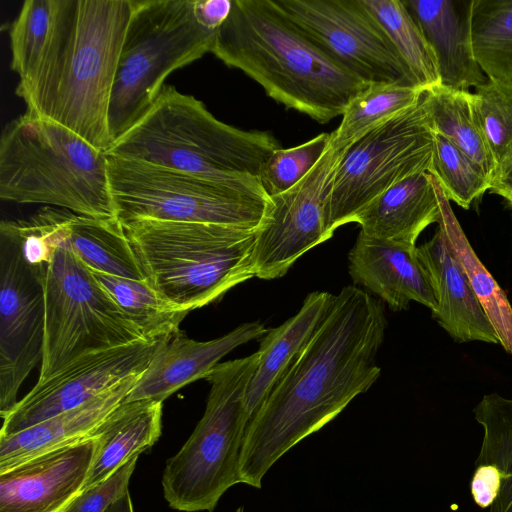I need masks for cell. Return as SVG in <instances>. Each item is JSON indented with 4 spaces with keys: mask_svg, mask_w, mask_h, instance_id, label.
<instances>
[{
    "mask_svg": "<svg viewBox=\"0 0 512 512\" xmlns=\"http://www.w3.org/2000/svg\"><path fill=\"white\" fill-rule=\"evenodd\" d=\"M61 248L70 251L91 271L147 280L117 218H96L66 210Z\"/></svg>",
    "mask_w": 512,
    "mask_h": 512,
    "instance_id": "cell-25",
    "label": "cell"
},
{
    "mask_svg": "<svg viewBox=\"0 0 512 512\" xmlns=\"http://www.w3.org/2000/svg\"><path fill=\"white\" fill-rule=\"evenodd\" d=\"M331 141L332 133H321L298 146L274 151L258 177L269 197L287 191L302 180L319 162Z\"/></svg>",
    "mask_w": 512,
    "mask_h": 512,
    "instance_id": "cell-36",
    "label": "cell"
},
{
    "mask_svg": "<svg viewBox=\"0 0 512 512\" xmlns=\"http://www.w3.org/2000/svg\"><path fill=\"white\" fill-rule=\"evenodd\" d=\"M125 315L148 341L168 339L188 312L170 305L148 282L92 271Z\"/></svg>",
    "mask_w": 512,
    "mask_h": 512,
    "instance_id": "cell-32",
    "label": "cell"
},
{
    "mask_svg": "<svg viewBox=\"0 0 512 512\" xmlns=\"http://www.w3.org/2000/svg\"><path fill=\"white\" fill-rule=\"evenodd\" d=\"M439 215L432 175L421 172L386 190L354 222L370 237L415 246L422 231L437 223Z\"/></svg>",
    "mask_w": 512,
    "mask_h": 512,
    "instance_id": "cell-22",
    "label": "cell"
},
{
    "mask_svg": "<svg viewBox=\"0 0 512 512\" xmlns=\"http://www.w3.org/2000/svg\"><path fill=\"white\" fill-rule=\"evenodd\" d=\"M166 340L140 341L89 354L49 379L37 382L1 417L0 436L17 433L74 409L120 382L142 374Z\"/></svg>",
    "mask_w": 512,
    "mask_h": 512,
    "instance_id": "cell-15",
    "label": "cell"
},
{
    "mask_svg": "<svg viewBox=\"0 0 512 512\" xmlns=\"http://www.w3.org/2000/svg\"><path fill=\"white\" fill-rule=\"evenodd\" d=\"M434 131L421 101L347 147L337 167L327 229L335 230L400 181L432 166Z\"/></svg>",
    "mask_w": 512,
    "mask_h": 512,
    "instance_id": "cell-11",
    "label": "cell"
},
{
    "mask_svg": "<svg viewBox=\"0 0 512 512\" xmlns=\"http://www.w3.org/2000/svg\"><path fill=\"white\" fill-rule=\"evenodd\" d=\"M387 321L381 301L354 285L335 295L321 326L251 418L239 481L261 488L276 461L333 420L381 373Z\"/></svg>",
    "mask_w": 512,
    "mask_h": 512,
    "instance_id": "cell-1",
    "label": "cell"
},
{
    "mask_svg": "<svg viewBox=\"0 0 512 512\" xmlns=\"http://www.w3.org/2000/svg\"><path fill=\"white\" fill-rule=\"evenodd\" d=\"M162 402H121L92 432L98 441L83 489L95 486L134 456L151 447L161 435Z\"/></svg>",
    "mask_w": 512,
    "mask_h": 512,
    "instance_id": "cell-24",
    "label": "cell"
},
{
    "mask_svg": "<svg viewBox=\"0 0 512 512\" xmlns=\"http://www.w3.org/2000/svg\"><path fill=\"white\" fill-rule=\"evenodd\" d=\"M422 103L433 131L450 140L493 182L496 162L476 114L473 92L439 85L425 91Z\"/></svg>",
    "mask_w": 512,
    "mask_h": 512,
    "instance_id": "cell-28",
    "label": "cell"
},
{
    "mask_svg": "<svg viewBox=\"0 0 512 512\" xmlns=\"http://www.w3.org/2000/svg\"><path fill=\"white\" fill-rule=\"evenodd\" d=\"M98 447L91 434L0 472V512H62L83 490Z\"/></svg>",
    "mask_w": 512,
    "mask_h": 512,
    "instance_id": "cell-16",
    "label": "cell"
},
{
    "mask_svg": "<svg viewBox=\"0 0 512 512\" xmlns=\"http://www.w3.org/2000/svg\"><path fill=\"white\" fill-rule=\"evenodd\" d=\"M243 511H244L243 507H239V508L236 509L235 512H243Z\"/></svg>",
    "mask_w": 512,
    "mask_h": 512,
    "instance_id": "cell-41",
    "label": "cell"
},
{
    "mask_svg": "<svg viewBox=\"0 0 512 512\" xmlns=\"http://www.w3.org/2000/svg\"><path fill=\"white\" fill-rule=\"evenodd\" d=\"M379 23L415 85L427 91L441 85L435 53L403 0H360Z\"/></svg>",
    "mask_w": 512,
    "mask_h": 512,
    "instance_id": "cell-29",
    "label": "cell"
},
{
    "mask_svg": "<svg viewBox=\"0 0 512 512\" xmlns=\"http://www.w3.org/2000/svg\"><path fill=\"white\" fill-rule=\"evenodd\" d=\"M403 2L435 53L442 86L469 91L488 81L472 48L470 19L473 0Z\"/></svg>",
    "mask_w": 512,
    "mask_h": 512,
    "instance_id": "cell-20",
    "label": "cell"
},
{
    "mask_svg": "<svg viewBox=\"0 0 512 512\" xmlns=\"http://www.w3.org/2000/svg\"><path fill=\"white\" fill-rule=\"evenodd\" d=\"M473 95L476 114L498 173L512 162V86L487 81L475 88Z\"/></svg>",
    "mask_w": 512,
    "mask_h": 512,
    "instance_id": "cell-35",
    "label": "cell"
},
{
    "mask_svg": "<svg viewBox=\"0 0 512 512\" xmlns=\"http://www.w3.org/2000/svg\"><path fill=\"white\" fill-rule=\"evenodd\" d=\"M425 91L399 83H373L347 105L338 128L332 132L334 149H345L395 116L413 108Z\"/></svg>",
    "mask_w": 512,
    "mask_h": 512,
    "instance_id": "cell-30",
    "label": "cell"
},
{
    "mask_svg": "<svg viewBox=\"0 0 512 512\" xmlns=\"http://www.w3.org/2000/svg\"><path fill=\"white\" fill-rule=\"evenodd\" d=\"M259 352L219 363L210 383L204 414L181 449L166 462L164 498L183 512H212L221 496L239 481V457L250 422L246 392Z\"/></svg>",
    "mask_w": 512,
    "mask_h": 512,
    "instance_id": "cell-7",
    "label": "cell"
},
{
    "mask_svg": "<svg viewBox=\"0 0 512 512\" xmlns=\"http://www.w3.org/2000/svg\"><path fill=\"white\" fill-rule=\"evenodd\" d=\"M132 10L133 0H56L43 49L15 89L26 111L106 153L110 97Z\"/></svg>",
    "mask_w": 512,
    "mask_h": 512,
    "instance_id": "cell-2",
    "label": "cell"
},
{
    "mask_svg": "<svg viewBox=\"0 0 512 512\" xmlns=\"http://www.w3.org/2000/svg\"><path fill=\"white\" fill-rule=\"evenodd\" d=\"M211 53L287 109L322 124L342 116L370 85L316 46L272 0H232Z\"/></svg>",
    "mask_w": 512,
    "mask_h": 512,
    "instance_id": "cell-3",
    "label": "cell"
},
{
    "mask_svg": "<svg viewBox=\"0 0 512 512\" xmlns=\"http://www.w3.org/2000/svg\"><path fill=\"white\" fill-rule=\"evenodd\" d=\"M474 57L489 82L512 86V0H473Z\"/></svg>",
    "mask_w": 512,
    "mask_h": 512,
    "instance_id": "cell-31",
    "label": "cell"
},
{
    "mask_svg": "<svg viewBox=\"0 0 512 512\" xmlns=\"http://www.w3.org/2000/svg\"><path fill=\"white\" fill-rule=\"evenodd\" d=\"M272 2L316 46L365 83L417 87L386 33L360 0Z\"/></svg>",
    "mask_w": 512,
    "mask_h": 512,
    "instance_id": "cell-12",
    "label": "cell"
},
{
    "mask_svg": "<svg viewBox=\"0 0 512 512\" xmlns=\"http://www.w3.org/2000/svg\"><path fill=\"white\" fill-rule=\"evenodd\" d=\"M345 149L330 144L302 180L270 197L269 215L256 231L252 253L255 277L272 280L284 276L299 257L332 237L327 229L328 200Z\"/></svg>",
    "mask_w": 512,
    "mask_h": 512,
    "instance_id": "cell-13",
    "label": "cell"
},
{
    "mask_svg": "<svg viewBox=\"0 0 512 512\" xmlns=\"http://www.w3.org/2000/svg\"><path fill=\"white\" fill-rule=\"evenodd\" d=\"M348 261L353 282L366 287L390 309H407L414 301L436 311L434 291L416 245L377 239L360 231Z\"/></svg>",
    "mask_w": 512,
    "mask_h": 512,
    "instance_id": "cell-18",
    "label": "cell"
},
{
    "mask_svg": "<svg viewBox=\"0 0 512 512\" xmlns=\"http://www.w3.org/2000/svg\"><path fill=\"white\" fill-rule=\"evenodd\" d=\"M483 428L473 475L488 483L496 498L488 512H512V399L486 394L473 409Z\"/></svg>",
    "mask_w": 512,
    "mask_h": 512,
    "instance_id": "cell-26",
    "label": "cell"
},
{
    "mask_svg": "<svg viewBox=\"0 0 512 512\" xmlns=\"http://www.w3.org/2000/svg\"><path fill=\"white\" fill-rule=\"evenodd\" d=\"M107 161L111 195L120 223L151 219L258 230L270 212L271 202L193 174L109 155Z\"/></svg>",
    "mask_w": 512,
    "mask_h": 512,
    "instance_id": "cell-10",
    "label": "cell"
},
{
    "mask_svg": "<svg viewBox=\"0 0 512 512\" xmlns=\"http://www.w3.org/2000/svg\"><path fill=\"white\" fill-rule=\"evenodd\" d=\"M503 198H505L512 205V195H505Z\"/></svg>",
    "mask_w": 512,
    "mask_h": 512,
    "instance_id": "cell-40",
    "label": "cell"
},
{
    "mask_svg": "<svg viewBox=\"0 0 512 512\" xmlns=\"http://www.w3.org/2000/svg\"><path fill=\"white\" fill-rule=\"evenodd\" d=\"M0 198L116 218L106 153L68 128L27 111L1 133Z\"/></svg>",
    "mask_w": 512,
    "mask_h": 512,
    "instance_id": "cell-5",
    "label": "cell"
},
{
    "mask_svg": "<svg viewBox=\"0 0 512 512\" xmlns=\"http://www.w3.org/2000/svg\"><path fill=\"white\" fill-rule=\"evenodd\" d=\"M267 331L260 322H248L219 338L196 341L178 330L162 344L124 402H163L183 386L206 378L225 355L242 344L262 338Z\"/></svg>",
    "mask_w": 512,
    "mask_h": 512,
    "instance_id": "cell-17",
    "label": "cell"
},
{
    "mask_svg": "<svg viewBox=\"0 0 512 512\" xmlns=\"http://www.w3.org/2000/svg\"><path fill=\"white\" fill-rule=\"evenodd\" d=\"M431 175L440 209L437 228L442 232L447 246L466 273L471 288L499 339V344L512 355V306L505 292L474 252L438 180L432 173Z\"/></svg>",
    "mask_w": 512,
    "mask_h": 512,
    "instance_id": "cell-27",
    "label": "cell"
},
{
    "mask_svg": "<svg viewBox=\"0 0 512 512\" xmlns=\"http://www.w3.org/2000/svg\"><path fill=\"white\" fill-rule=\"evenodd\" d=\"M429 172L436 177L447 199L464 209L492 188L491 179L482 169L450 140L436 132Z\"/></svg>",
    "mask_w": 512,
    "mask_h": 512,
    "instance_id": "cell-33",
    "label": "cell"
},
{
    "mask_svg": "<svg viewBox=\"0 0 512 512\" xmlns=\"http://www.w3.org/2000/svg\"><path fill=\"white\" fill-rule=\"evenodd\" d=\"M418 258L428 274L437 309L432 316L456 342L499 339L475 296L466 273L446 244L442 232L417 247Z\"/></svg>",
    "mask_w": 512,
    "mask_h": 512,
    "instance_id": "cell-19",
    "label": "cell"
},
{
    "mask_svg": "<svg viewBox=\"0 0 512 512\" xmlns=\"http://www.w3.org/2000/svg\"><path fill=\"white\" fill-rule=\"evenodd\" d=\"M45 335L37 382L96 352L148 341L93 272L59 247L44 282Z\"/></svg>",
    "mask_w": 512,
    "mask_h": 512,
    "instance_id": "cell-9",
    "label": "cell"
},
{
    "mask_svg": "<svg viewBox=\"0 0 512 512\" xmlns=\"http://www.w3.org/2000/svg\"><path fill=\"white\" fill-rule=\"evenodd\" d=\"M121 225L148 282L178 310L213 303L255 277L257 230L151 219Z\"/></svg>",
    "mask_w": 512,
    "mask_h": 512,
    "instance_id": "cell-6",
    "label": "cell"
},
{
    "mask_svg": "<svg viewBox=\"0 0 512 512\" xmlns=\"http://www.w3.org/2000/svg\"><path fill=\"white\" fill-rule=\"evenodd\" d=\"M44 282L24 261L17 240L0 228V416L17 403L18 391L42 360Z\"/></svg>",
    "mask_w": 512,
    "mask_h": 512,
    "instance_id": "cell-14",
    "label": "cell"
},
{
    "mask_svg": "<svg viewBox=\"0 0 512 512\" xmlns=\"http://www.w3.org/2000/svg\"><path fill=\"white\" fill-rule=\"evenodd\" d=\"M140 375L120 382L74 409L17 433L0 436V472L90 436L124 401Z\"/></svg>",
    "mask_w": 512,
    "mask_h": 512,
    "instance_id": "cell-21",
    "label": "cell"
},
{
    "mask_svg": "<svg viewBox=\"0 0 512 512\" xmlns=\"http://www.w3.org/2000/svg\"><path fill=\"white\" fill-rule=\"evenodd\" d=\"M217 33L195 0H133L110 97L112 143L149 110L169 74L211 52Z\"/></svg>",
    "mask_w": 512,
    "mask_h": 512,
    "instance_id": "cell-8",
    "label": "cell"
},
{
    "mask_svg": "<svg viewBox=\"0 0 512 512\" xmlns=\"http://www.w3.org/2000/svg\"><path fill=\"white\" fill-rule=\"evenodd\" d=\"M280 149L267 131H245L216 119L202 101L164 85L149 110L106 154L179 170L271 202L259 174Z\"/></svg>",
    "mask_w": 512,
    "mask_h": 512,
    "instance_id": "cell-4",
    "label": "cell"
},
{
    "mask_svg": "<svg viewBox=\"0 0 512 512\" xmlns=\"http://www.w3.org/2000/svg\"><path fill=\"white\" fill-rule=\"evenodd\" d=\"M491 191L502 197L512 195V162L497 173Z\"/></svg>",
    "mask_w": 512,
    "mask_h": 512,
    "instance_id": "cell-38",
    "label": "cell"
},
{
    "mask_svg": "<svg viewBox=\"0 0 512 512\" xmlns=\"http://www.w3.org/2000/svg\"><path fill=\"white\" fill-rule=\"evenodd\" d=\"M335 295L308 294L300 310L261 338L259 361L246 392L250 420L326 318Z\"/></svg>",
    "mask_w": 512,
    "mask_h": 512,
    "instance_id": "cell-23",
    "label": "cell"
},
{
    "mask_svg": "<svg viewBox=\"0 0 512 512\" xmlns=\"http://www.w3.org/2000/svg\"><path fill=\"white\" fill-rule=\"evenodd\" d=\"M105 512H134L129 490L110 504Z\"/></svg>",
    "mask_w": 512,
    "mask_h": 512,
    "instance_id": "cell-39",
    "label": "cell"
},
{
    "mask_svg": "<svg viewBox=\"0 0 512 512\" xmlns=\"http://www.w3.org/2000/svg\"><path fill=\"white\" fill-rule=\"evenodd\" d=\"M138 456L127 461L105 481L83 489L62 512H105L110 504L128 490Z\"/></svg>",
    "mask_w": 512,
    "mask_h": 512,
    "instance_id": "cell-37",
    "label": "cell"
},
{
    "mask_svg": "<svg viewBox=\"0 0 512 512\" xmlns=\"http://www.w3.org/2000/svg\"><path fill=\"white\" fill-rule=\"evenodd\" d=\"M56 0H26L13 21L9 37L11 69L19 80L34 67L52 27Z\"/></svg>",
    "mask_w": 512,
    "mask_h": 512,
    "instance_id": "cell-34",
    "label": "cell"
}]
</instances>
